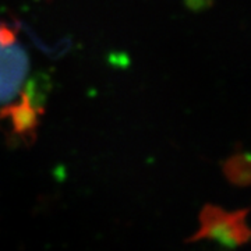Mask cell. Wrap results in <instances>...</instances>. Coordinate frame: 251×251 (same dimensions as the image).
Listing matches in <instances>:
<instances>
[{
    "label": "cell",
    "instance_id": "obj_4",
    "mask_svg": "<svg viewBox=\"0 0 251 251\" xmlns=\"http://www.w3.org/2000/svg\"><path fill=\"white\" fill-rule=\"evenodd\" d=\"M225 175L237 186H247L250 180V163L246 155H236L226 162L224 168Z\"/></svg>",
    "mask_w": 251,
    "mask_h": 251
},
{
    "label": "cell",
    "instance_id": "obj_3",
    "mask_svg": "<svg viewBox=\"0 0 251 251\" xmlns=\"http://www.w3.org/2000/svg\"><path fill=\"white\" fill-rule=\"evenodd\" d=\"M28 69L27 54L16 45H0V100H10Z\"/></svg>",
    "mask_w": 251,
    "mask_h": 251
},
{
    "label": "cell",
    "instance_id": "obj_2",
    "mask_svg": "<svg viewBox=\"0 0 251 251\" xmlns=\"http://www.w3.org/2000/svg\"><path fill=\"white\" fill-rule=\"evenodd\" d=\"M39 116V106L34 105L28 92L21 94L17 103L9 105L0 110V120L6 123V128H10L11 134L25 143L35 138Z\"/></svg>",
    "mask_w": 251,
    "mask_h": 251
},
{
    "label": "cell",
    "instance_id": "obj_1",
    "mask_svg": "<svg viewBox=\"0 0 251 251\" xmlns=\"http://www.w3.org/2000/svg\"><path fill=\"white\" fill-rule=\"evenodd\" d=\"M249 209L229 212L215 205H205L200 214V229L188 243L214 240L229 249L242 247L250 240L247 225Z\"/></svg>",
    "mask_w": 251,
    "mask_h": 251
}]
</instances>
